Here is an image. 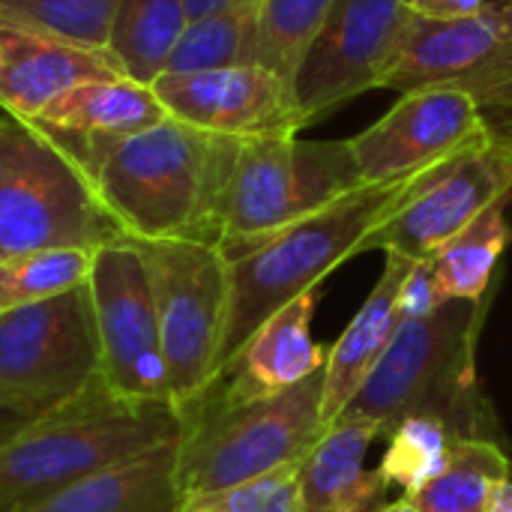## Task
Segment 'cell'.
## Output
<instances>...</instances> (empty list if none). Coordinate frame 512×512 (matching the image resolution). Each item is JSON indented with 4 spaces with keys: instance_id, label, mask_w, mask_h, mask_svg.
<instances>
[{
    "instance_id": "26",
    "label": "cell",
    "mask_w": 512,
    "mask_h": 512,
    "mask_svg": "<svg viewBox=\"0 0 512 512\" xmlns=\"http://www.w3.org/2000/svg\"><path fill=\"white\" fill-rule=\"evenodd\" d=\"M93 252L87 249H36L0 261V312L42 303L87 285Z\"/></svg>"
},
{
    "instance_id": "4",
    "label": "cell",
    "mask_w": 512,
    "mask_h": 512,
    "mask_svg": "<svg viewBox=\"0 0 512 512\" xmlns=\"http://www.w3.org/2000/svg\"><path fill=\"white\" fill-rule=\"evenodd\" d=\"M183 435L171 402L117 396L102 378L0 447V512L39 501Z\"/></svg>"
},
{
    "instance_id": "10",
    "label": "cell",
    "mask_w": 512,
    "mask_h": 512,
    "mask_svg": "<svg viewBox=\"0 0 512 512\" xmlns=\"http://www.w3.org/2000/svg\"><path fill=\"white\" fill-rule=\"evenodd\" d=\"M450 87L465 93L492 138L512 141V0H486L462 21L414 18L381 90Z\"/></svg>"
},
{
    "instance_id": "32",
    "label": "cell",
    "mask_w": 512,
    "mask_h": 512,
    "mask_svg": "<svg viewBox=\"0 0 512 512\" xmlns=\"http://www.w3.org/2000/svg\"><path fill=\"white\" fill-rule=\"evenodd\" d=\"M486 0H411L414 18L423 21H462L483 12Z\"/></svg>"
},
{
    "instance_id": "35",
    "label": "cell",
    "mask_w": 512,
    "mask_h": 512,
    "mask_svg": "<svg viewBox=\"0 0 512 512\" xmlns=\"http://www.w3.org/2000/svg\"><path fill=\"white\" fill-rule=\"evenodd\" d=\"M489 512H512V480H507V483L498 489V495H495L492 504H489Z\"/></svg>"
},
{
    "instance_id": "1",
    "label": "cell",
    "mask_w": 512,
    "mask_h": 512,
    "mask_svg": "<svg viewBox=\"0 0 512 512\" xmlns=\"http://www.w3.org/2000/svg\"><path fill=\"white\" fill-rule=\"evenodd\" d=\"M240 138L162 120L117 141L69 150L102 210L126 240H201L219 246V210Z\"/></svg>"
},
{
    "instance_id": "28",
    "label": "cell",
    "mask_w": 512,
    "mask_h": 512,
    "mask_svg": "<svg viewBox=\"0 0 512 512\" xmlns=\"http://www.w3.org/2000/svg\"><path fill=\"white\" fill-rule=\"evenodd\" d=\"M336 0H261L255 63L291 84L300 57Z\"/></svg>"
},
{
    "instance_id": "27",
    "label": "cell",
    "mask_w": 512,
    "mask_h": 512,
    "mask_svg": "<svg viewBox=\"0 0 512 512\" xmlns=\"http://www.w3.org/2000/svg\"><path fill=\"white\" fill-rule=\"evenodd\" d=\"M384 441L387 450L378 471L390 486L402 489V498H411L444 471L459 438L435 417H408Z\"/></svg>"
},
{
    "instance_id": "5",
    "label": "cell",
    "mask_w": 512,
    "mask_h": 512,
    "mask_svg": "<svg viewBox=\"0 0 512 512\" xmlns=\"http://www.w3.org/2000/svg\"><path fill=\"white\" fill-rule=\"evenodd\" d=\"M324 432V369L273 396H201L183 411L180 495L189 501L303 462Z\"/></svg>"
},
{
    "instance_id": "31",
    "label": "cell",
    "mask_w": 512,
    "mask_h": 512,
    "mask_svg": "<svg viewBox=\"0 0 512 512\" xmlns=\"http://www.w3.org/2000/svg\"><path fill=\"white\" fill-rule=\"evenodd\" d=\"M447 300L438 294V285H435V273H432V261H414L405 282H402V291H399V321H408V318H426L429 312H435L438 306H444Z\"/></svg>"
},
{
    "instance_id": "14",
    "label": "cell",
    "mask_w": 512,
    "mask_h": 512,
    "mask_svg": "<svg viewBox=\"0 0 512 512\" xmlns=\"http://www.w3.org/2000/svg\"><path fill=\"white\" fill-rule=\"evenodd\" d=\"M512 201V141L489 138L447 162L396 219H390L369 249L426 261L489 207Z\"/></svg>"
},
{
    "instance_id": "34",
    "label": "cell",
    "mask_w": 512,
    "mask_h": 512,
    "mask_svg": "<svg viewBox=\"0 0 512 512\" xmlns=\"http://www.w3.org/2000/svg\"><path fill=\"white\" fill-rule=\"evenodd\" d=\"M228 3H234V0H186L189 21H192V18H201V15H207V12H213V9H219V6H228Z\"/></svg>"
},
{
    "instance_id": "29",
    "label": "cell",
    "mask_w": 512,
    "mask_h": 512,
    "mask_svg": "<svg viewBox=\"0 0 512 512\" xmlns=\"http://www.w3.org/2000/svg\"><path fill=\"white\" fill-rule=\"evenodd\" d=\"M120 0H0V21L57 36L87 48H105Z\"/></svg>"
},
{
    "instance_id": "13",
    "label": "cell",
    "mask_w": 512,
    "mask_h": 512,
    "mask_svg": "<svg viewBox=\"0 0 512 512\" xmlns=\"http://www.w3.org/2000/svg\"><path fill=\"white\" fill-rule=\"evenodd\" d=\"M489 138V126L465 93L420 87L402 93L381 120L348 144L363 183H390L441 168Z\"/></svg>"
},
{
    "instance_id": "20",
    "label": "cell",
    "mask_w": 512,
    "mask_h": 512,
    "mask_svg": "<svg viewBox=\"0 0 512 512\" xmlns=\"http://www.w3.org/2000/svg\"><path fill=\"white\" fill-rule=\"evenodd\" d=\"M180 438L9 512H180Z\"/></svg>"
},
{
    "instance_id": "24",
    "label": "cell",
    "mask_w": 512,
    "mask_h": 512,
    "mask_svg": "<svg viewBox=\"0 0 512 512\" xmlns=\"http://www.w3.org/2000/svg\"><path fill=\"white\" fill-rule=\"evenodd\" d=\"M507 480H512V459L501 441L459 438L444 471L408 501L423 512H489Z\"/></svg>"
},
{
    "instance_id": "22",
    "label": "cell",
    "mask_w": 512,
    "mask_h": 512,
    "mask_svg": "<svg viewBox=\"0 0 512 512\" xmlns=\"http://www.w3.org/2000/svg\"><path fill=\"white\" fill-rule=\"evenodd\" d=\"M186 27V0H120L105 51L126 78L153 87V81L168 72Z\"/></svg>"
},
{
    "instance_id": "6",
    "label": "cell",
    "mask_w": 512,
    "mask_h": 512,
    "mask_svg": "<svg viewBox=\"0 0 512 512\" xmlns=\"http://www.w3.org/2000/svg\"><path fill=\"white\" fill-rule=\"evenodd\" d=\"M120 237L81 162L33 123L0 117V261L63 246L96 252Z\"/></svg>"
},
{
    "instance_id": "36",
    "label": "cell",
    "mask_w": 512,
    "mask_h": 512,
    "mask_svg": "<svg viewBox=\"0 0 512 512\" xmlns=\"http://www.w3.org/2000/svg\"><path fill=\"white\" fill-rule=\"evenodd\" d=\"M381 512H423V510H417L408 498H399V501H393L387 510H381Z\"/></svg>"
},
{
    "instance_id": "25",
    "label": "cell",
    "mask_w": 512,
    "mask_h": 512,
    "mask_svg": "<svg viewBox=\"0 0 512 512\" xmlns=\"http://www.w3.org/2000/svg\"><path fill=\"white\" fill-rule=\"evenodd\" d=\"M261 0H234L201 18H192L180 36L168 72H201L255 63Z\"/></svg>"
},
{
    "instance_id": "15",
    "label": "cell",
    "mask_w": 512,
    "mask_h": 512,
    "mask_svg": "<svg viewBox=\"0 0 512 512\" xmlns=\"http://www.w3.org/2000/svg\"><path fill=\"white\" fill-rule=\"evenodd\" d=\"M153 93L171 120L225 138L300 135L306 129L291 84L258 63L165 72L153 81Z\"/></svg>"
},
{
    "instance_id": "7",
    "label": "cell",
    "mask_w": 512,
    "mask_h": 512,
    "mask_svg": "<svg viewBox=\"0 0 512 512\" xmlns=\"http://www.w3.org/2000/svg\"><path fill=\"white\" fill-rule=\"evenodd\" d=\"M357 186L363 180L348 141L240 138L219 210V249H246Z\"/></svg>"
},
{
    "instance_id": "12",
    "label": "cell",
    "mask_w": 512,
    "mask_h": 512,
    "mask_svg": "<svg viewBox=\"0 0 512 512\" xmlns=\"http://www.w3.org/2000/svg\"><path fill=\"white\" fill-rule=\"evenodd\" d=\"M411 24V0H336L291 78L306 126L366 90H381Z\"/></svg>"
},
{
    "instance_id": "9",
    "label": "cell",
    "mask_w": 512,
    "mask_h": 512,
    "mask_svg": "<svg viewBox=\"0 0 512 512\" xmlns=\"http://www.w3.org/2000/svg\"><path fill=\"white\" fill-rule=\"evenodd\" d=\"M99 378L90 288L0 312V411L33 423Z\"/></svg>"
},
{
    "instance_id": "8",
    "label": "cell",
    "mask_w": 512,
    "mask_h": 512,
    "mask_svg": "<svg viewBox=\"0 0 512 512\" xmlns=\"http://www.w3.org/2000/svg\"><path fill=\"white\" fill-rule=\"evenodd\" d=\"M144 255L171 402L183 414L216 381L228 324L231 282L219 246L201 240H132Z\"/></svg>"
},
{
    "instance_id": "2",
    "label": "cell",
    "mask_w": 512,
    "mask_h": 512,
    "mask_svg": "<svg viewBox=\"0 0 512 512\" xmlns=\"http://www.w3.org/2000/svg\"><path fill=\"white\" fill-rule=\"evenodd\" d=\"M444 168V165H441ZM423 171L390 183H363L330 204L300 216L276 234L228 252V324L222 342V366L237 357L249 336L291 300L318 291L321 282L348 258L369 252L372 237L399 216V210L429 186L441 171ZM219 378V375H216Z\"/></svg>"
},
{
    "instance_id": "16",
    "label": "cell",
    "mask_w": 512,
    "mask_h": 512,
    "mask_svg": "<svg viewBox=\"0 0 512 512\" xmlns=\"http://www.w3.org/2000/svg\"><path fill=\"white\" fill-rule=\"evenodd\" d=\"M0 54V108L15 120H33L45 105L78 84L123 75L105 48L75 45L3 21Z\"/></svg>"
},
{
    "instance_id": "19",
    "label": "cell",
    "mask_w": 512,
    "mask_h": 512,
    "mask_svg": "<svg viewBox=\"0 0 512 512\" xmlns=\"http://www.w3.org/2000/svg\"><path fill=\"white\" fill-rule=\"evenodd\" d=\"M162 120H168V111L153 87L117 75L72 87L27 123L51 135L60 147L75 150L84 144L129 138Z\"/></svg>"
},
{
    "instance_id": "11",
    "label": "cell",
    "mask_w": 512,
    "mask_h": 512,
    "mask_svg": "<svg viewBox=\"0 0 512 512\" xmlns=\"http://www.w3.org/2000/svg\"><path fill=\"white\" fill-rule=\"evenodd\" d=\"M87 288L99 339V378L123 399L171 402L150 273L138 246L126 237L99 246Z\"/></svg>"
},
{
    "instance_id": "23",
    "label": "cell",
    "mask_w": 512,
    "mask_h": 512,
    "mask_svg": "<svg viewBox=\"0 0 512 512\" xmlns=\"http://www.w3.org/2000/svg\"><path fill=\"white\" fill-rule=\"evenodd\" d=\"M507 204L501 201L480 213L468 228H462L432 261L435 285L444 300H486V291L495 282L498 264L512 243V225Z\"/></svg>"
},
{
    "instance_id": "21",
    "label": "cell",
    "mask_w": 512,
    "mask_h": 512,
    "mask_svg": "<svg viewBox=\"0 0 512 512\" xmlns=\"http://www.w3.org/2000/svg\"><path fill=\"white\" fill-rule=\"evenodd\" d=\"M414 261L384 252V270L363 300L360 312L351 318L345 333L327 351L324 363V426L330 429L345 405L354 399L366 375L381 360L399 327V291Z\"/></svg>"
},
{
    "instance_id": "3",
    "label": "cell",
    "mask_w": 512,
    "mask_h": 512,
    "mask_svg": "<svg viewBox=\"0 0 512 512\" xmlns=\"http://www.w3.org/2000/svg\"><path fill=\"white\" fill-rule=\"evenodd\" d=\"M489 300H447L426 318L399 321L390 345L339 417L369 420L384 438L408 417H435L456 438L498 441L477 384V342Z\"/></svg>"
},
{
    "instance_id": "17",
    "label": "cell",
    "mask_w": 512,
    "mask_h": 512,
    "mask_svg": "<svg viewBox=\"0 0 512 512\" xmlns=\"http://www.w3.org/2000/svg\"><path fill=\"white\" fill-rule=\"evenodd\" d=\"M315 309L318 291H309L273 312L219 372L204 396L228 402L273 396L321 372L327 363V348L318 345L309 330Z\"/></svg>"
},
{
    "instance_id": "18",
    "label": "cell",
    "mask_w": 512,
    "mask_h": 512,
    "mask_svg": "<svg viewBox=\"0 0 512 512\" xmlns=\"http://www.w3.org/2000/svg\"><path fill=\"white\" fill-rule=\"evenodd\" d=\"M384 429L369 420L339 417L303 459L306 512H381L393 504L390 483L366 465Z\"/></svg>"
},
{
    "instance_id": "30",
    "label": "cell",
    "mask_w": 512,
    "mask_h": 512,
    "mask_svg": "<svg viewBox=\"0 0 512 512\" xmlns=\"http://www.w3.org/2000/svg\"><path fill=\"white\" fill-rule=\"evenodd\" d=\"M180 512H306L303 462L276 468L255 480L198 495L180 504Z\"/></svg>"
},
{
    "instance_id": "33",
    "label": "cell",
    "mask_w": 512,
    "mask_h": 512,
    "mask_svg": "<svg viewBox=\"0 0 512 512\" xmlns=\"http://www.w3.org/2000/svg\"><path fill=\"white\" fill-rule=\"evenodd\" d=\"M24 426H27V423H21L18 417H12V414L0 411V447H3V444H9V441H12Z\"/></svg>"
}]
</instances>
